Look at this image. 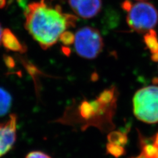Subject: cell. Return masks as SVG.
Returning a JSON list of instances; mask_svg holds the SVG:
<instances>
[{"instance_id": "13", "label": "cell", "mask_w": 158, "mask_h": 158, "mask_svg": "<svg viewBox=\"0 0 158 158\" xmlns=\"http://www.w3.org/2000/svg\"><path fill=\"white\" fill-rule=\"evenodd\" d=\"M59 40L66 45L71 44L73 42H74V34L70 32L66 31L62 34Z\"/></svg>"}, {"instance_id": "18", "label": "cell", "mask_w": 158, "mask_h": 158, "mask_svg": "<svg viewBox=\"0 0 158 158\" xmlns=\"http://www.w3.org/2000/svg\"><path fill=\"white\" fill-rule=\"evenodd\" d=\"M6 4V0H0V9L3 8Z\"/></svg>"}, {"instance_id": "16", "label": "cell", "mask_w": 158, "mask_h": 158, "mask_svg": "<svg viewBox=\"0 0 158 158\" xmlns=\"http://www.w3.org/2000/svg\"><path fill=\"white\" fill-rule=\"evenodd\" d=\"M152 58L154 61H158V52L153 53Z\"/></svg>"}, {"instance_id": "4", "label": "cell", "mask_w": 158, "mask_h": 158, "mask_svg": "<svg viewBox=\"0 0 158 158\" xmlns=\"http://www.w3.org/2000/svg\"><path fill=\"white\" fill-rule=\"evenodd\" d=\"M74 45L79 56L92 59L97 57L102 51L103 42L98 30L85 27L78 29L74 35Z\"/></svg>"}, {"instance_id": "8", "label": "cell", "mask_w": 158, "mask_h": 158, "mask_svg": "<svg viewBox=\"0 0 158 158\" xmlns=\"http://www.w3.org/2000/svg\"><path fill=\"white\" fill-rule=\"evenodd\" d=\"M140 139L142 154L147 158H158V148L151 144L150 140L153 138L148 139L140 136Z\"/></svg>"}, {"instance_id": "15", "label": "cell", "mask_w": 158, "mask_h": 158, "mask_svg": "<svg viewBox=\"0 0 158 158\" xmlns=\"http://www.w3.org/2000/svg\"><path fill=\"white\" fill-rule=\"evenodd\" d=\"M154 144L156 148H158V133L156 135L155 138H154Z\"/></svg>"}, {"instance_id": "6", "label": "cell", "mask_w": 158, "mask_h": 158, "mask_svg": "<svg viewBox=\"0 0 158 158\" xmlns=\"http://www.w3.org/2000/svg\"><path fill=\"white\" fill-rule=\"evenodd\" d=\"M69 4L75 14L85 19L95 17L102 8V0H69Z\"/></svg>"}, {"instance_id": "2", "label": "cell", "mask_w": 158, "mask_h": 158, "mask_svg": "<svg viewBox=\"0 0 158 158\" xmlns=\"http://www.w3.org/2000/svg\"><path fill=\"white\" fill-rule=\"evenodd\" d=\"M123 7L127 11V22L128 25L138 32L150 31L157 23L158 13L152 4L141 2L132 4L126 1Z\"/></svg>"}, {"instance_id": "19", "label": "cell", "mask_w": 158, "mask_h": 158, "mask_svg": "<svg viewBox=\"0 0 158 158\" xmlns=\"http://www.w3.org/2000/svg\"><path fill=\"white\" fill-rule=\"evenodd\" d=\"M132 158H147V157L144 154H143L142 153H141V154L138 156H137L136 157H132Z\"/></svg>"}, {"instance_id": "3", "label": "cell", "mask_w": 158, "mask_h": 158, "mask_svg": "<svg viewBox=\"0 0 158 158\" xmlns=\"http://www.w3.org/2000/svg\"><path fill=\"white\" fill-rule=\"evenodd\" d=\"M133 111L138 120L158 122V86H150L137 91L133 98Z\"/></svg>"}, {"instance_id": "10", "label": "cell", "mask_w": 158, "mask_h": 158, "mask_svg": "<svg viewBox=\"0 0 158 158\" xmlns=\"http://www.w3.org/2000/svg\"><path fill=\"white\" fill-rule=\"evenodd\" d=\"M109 142L123 146L127 142V136L126 133L119 131H113L107 136Z\"/></svg>"}, {"instance_id": "9", "label": "cell", "mask_w": 158, "mask_h": 158, "mask_svg": "<svg viewBox=\"0 0 158 158\" xmlns=\"http://www.w3.org/2000/svg\"><path fill=\"white\" fill-rule=\"evenodd\" d=\"M12 98L10 94L3 88H0V117L7 114L11 107Z\"/></svg>"}, {"instance_id": "7", "label": "cell", "mask_w": 158, "mask_h": 158, "mask_svg": "<svg viewBox=\"0 0 158 158\" xmlns=\"http://www.w3.org/2000/svg\"><path fill=\"white\" fill-rule=\"evenodd\" d=\"M2 43L6 48L14 52H21L24 48L18 38L9 29L3 30Z\"/></svg>"}, {"instance_id": "1", "label": "cell", "mask_w": 158, "mask_h": 158, "mask_svg": "<svg viewBox=\"0 0 158 158\" xmlns=\"http://www.w3.org/2000/svg\"><path fill=\"white\" fill-rule=\"evenodd\" d=\"M25 28L43 49L54 45L77 18L62 11L59 6H48L44 0L29 4L25 13Z\"/></svg>"}, {"instance_id": "12", "label": "cell", "mask_w": 158, "mask_h": 158, "mask_svg": "<svg viewBox=\"0 0 158 158\" xmlns=\"http://www.w3.org/2000/svg\"><path fill=\"white\" fill-rule=\"evenodd\" d=\"M106 150L108 154H110L117 158L124 155L125 152L123 146L113 144V143L110 142H109L106 145Z\"/></svg>"}, {"instance_id": "11", "label": "cell", "mask_w": 158, "mask_h": 158, "mask_svg": "<svg viewBox=\"0 0 158 158\" xmlns=\"http://www.w3.org/2000/svg\"><path fill=\"white\" fill-rule=\"evenodd\" d=\"M144 41L152 53L158 52V41L155 31L151 30L149 33H147L144 36Z\"/></svg>"}, {"instance_id": "17", "label": "cell", "mask_w": 158, "mask_h": 158, "mask_svg": "<svg viewBox=\"0 0 158 158\" xmlns=\"http://www.w3.org/2000/svg\"><path fill=\"white\" fill-rule=\"evenodd\" d=\"M3 30L2 28V27L1 24H0V44H2V36H3Z\"/></svg>"}, {"instance_id": "5", "label": "cell", "mask_w": 158, "mask_h": 158, "mask_svg": "<svg viewBox=\"0 0 158 158\" xmlns=\"http://www.w3.org/2000/svg\"><path fill=\"white\" fill-rule=\"evenodd\" d=\"M17 115L11 114L8 119L0 123V157L13 146L17 138Z\"/></svg>"}, {"instance_id": "14", "label": "cell", "mask_w": 158, "mask_h": 158, "mask_svg": "<svg viewBox=\"0 0 158 158\" xmlns=\"http://www.w3.org/2000/svg\"><path fill=\"white\" fill-rule=\"evenodd\" d=\"M26 158H52L50 156L46 154L45 153L39 152V151H34L30 152L27 156Z\"/></svg>"}, {"instance_id": "20", "label": "cell", "mask_w": 158, "mask_h": 158, "mask_svg": "<svg viewBox=\"0 0 158 158\" xmlns=\"http://www.w3.org/2000/svg\"><path fill=\"white\" fill-rule=\"evenodd\" d=\"M138 1H144V0H138Z\"/></svg>"}]
</instances>
